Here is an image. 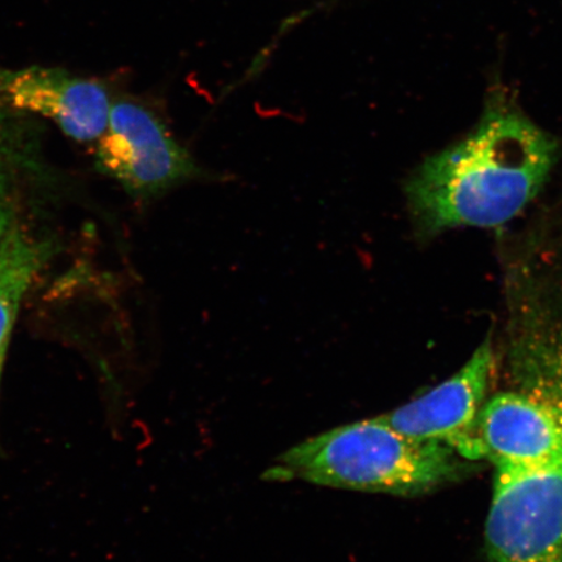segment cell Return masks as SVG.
I'll list each match as a JSON object with an SVG mask.
<instances>
[{
	"mask_svg": "<svg viewBox=\"0 0 562 562\" xmlns=\"http://www.w3.org/2000/svg\"><path fill=\"white\" fill-rule=\"evenodd\" d=\"M476 446L496 472L561 465L562 404L518 389L497 393L477 417Z\"/></svg>",
	"mask_w": 562,
	"mask_h": 562,
	"instance_id": "5",
	"label": "cell"
},
{
	"mask_svg": "<svg viewBox=\"0 0 562 562\" xmlns=\"http://www.w3.org/2000/svg\"><path fill=\"white\" fill-rule=\"evenodd\" d=\"M0 97L13 109L50 119L77 143L102 136L112 105L102 83L44 66L0 68Z\"/></svg>",
	"mask_w": 562,
	"mask_h": 562,
	"instance_id": "7",
	"label": "cell"
},
{
	"mask_svg": "<svg viewBox=\"0 0 562 562\" xmlns=\"http://www.w3.org/2000/svg\"><path fill=\"white\" fill-rule=\"evenodd\" d=\"M459 457L445 446L406 437L379 416L300 442L278 457L263 477L416 496L457 480L468 469Z\"/></svg>",
	"mask_w": 562,
	"mask_h": 562,
	"instance_id": "2",
	"label": "cell"
},
{
	"mask_svg": "<svg viewBox=\"0 0 562 562\" xmlns=\"http://www.w3.org/2000/svg\"><path fill=\"white\" fill-rule=\"evenodd\" d=\"M10 123L5 114V103L0 97V217L4 214L13 189V158L11 147Z\"/></svg>",
	"mask_w": 562,
	"mask_h": 562,
	"instance_id": "9",
	"label": "cell"
},
{
	"mask_svg": "<svg viewBox=\"0 0 562 562\" xmlns=\"http://www.w3.org/2000/svg\"><path fill=\"white\" fill-rule=\"evenodd\" d=\"M52 245L13 226L0 243V384L21 304L52 256Z\"/></svg>",
	"mask_w": 562,
	"mask_h": 562,
	"instance_id": "8",
	"label": "cell"
},
{
	"mask_svg": "<svg viewBox=\"0 0 562 562\" xmlns=\"http://www.w3.org/2000/svg\"><path fill=\"white\" fill-rule=\"evenodd\" d=\"M486 546L488 562H562V463L496 472Z\"/></svg>",
	"mask_w": 562,
	"mask_h": 562,
	"instance_id": "3",
	"label": "cell"
},
{
	"mask_svg": "<svg viewBox=\"0 0 562 562\" xmlns=\"http://www.w3.org/2000/svg\"><path fill=\"white\" fill-rule=\"evenodd\" d=\"M97 165L136 199H154L200 176L191 154L146 105L112 103L108 126L97 139Z\"/></svg>",
	"mask_w": 562,
	"mask_h": 562,
	"instance_id": "4",
	"label": "cell"
},
{
	"mask_svg": "<svg viewBox=\"0 0 562 562\" xmlns=\"http://www.w3.org/2000/svg\"><path fill=\"white\" fill-rule=\"evenodd\" d=\"M492 369L494 351L487 340L452 378L381 417L406 437L445 446L469 461L481 460L476 420Z\"/></svg>",
	"mask_w": 562,
	"mask_h": 562,
	"instance_id": "6",
	"label": "cell"
},
{
	"mask_svg": "<svg viewBox=\"0 0 562 562\" xmlns=\"http://www.w3.org/2000/svg\"><path fill=\"white\" fill-rule=\"evenodd\" d=\"M557 150L554 139L515 105L492 102L467 137L427 158L407 180L419 234L509 222L543 188Z\"/></svg>",
	"mask_w": 562,
	"mask_h": 562,
	"instance_id": "1",
	"label": "cell"
}]
</instances>
